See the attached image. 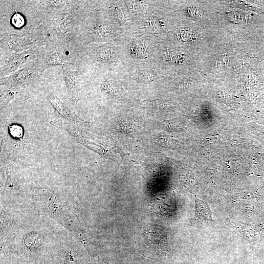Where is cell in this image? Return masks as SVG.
Instances as JSON below:
<instances>
[{
	"mask_svg": "<svg viewBox=\"0 0 264 264\" xmlns=\"http://www.w3.org/2000/svg\"><path fill=\"white\" fill-rule=\"evenodd\" d=\"M143 77L146 81H152L154 79L155 76L150 73H144Z\"/></svg>",
	"mask_w": 264,
	"mask_h": 264,
	"instance_id": "obj_14",
	"label": "cell"
},
{
	"mask_svg": "<svg viewBox=\"0 0 264 264\" xmlns=\"http://www.w3.org/2000/svg\"><path fill=\"white\" fill-rule=\"evenodd\" d=\"M101 89L103 91L109 94H112L113 93V89L109 81H105L101 84Z\"/></svg>",
	"mask_w": 264,
	"mask_h": 264,
	"instance_id": "obj_12",
	"label": "cell"
},
{
	"mask_svg": "<svg viewBox=\"0 0 264 264\" xmlns=\"http://www.w3.org/2000/svg\"><path fill=\"white\" fill-rule=\"evenodd\" d=\"M196 208L193 220L202 219L212 220V212L206 202L196 199Z\"/></svg>",
	"mask_w": 264,
	"mask_h": 264,
	"instance_id": "obj_4",
	"label": "cell"
},
{
	"mask_svg": "<svg viewBox=\"0 0 264 264\" xmlns=\"http://www.w3.org/2000/svg\"><path fill=\"white\" fill-rule=\"evenodd\" d=\"M33 69L23 68L15 72L11 76V80L17 83L24 84L33 77Z\"/></svg>",
	"mask_w": 264,
	"mask_h": 264,
	"instance_id": "obj_5",
	"label": "cell"
},
{
	"mask_svg": "<svg viewBox=\"0 0 264 264\" xmlns=\"http://www.w3.org/2000/svg\"><path fill=\"white\" fill-rule=\"evenodd\" d=\"M50 1L53 6L57 8H62L69 4V1L66 0H51Z\"/></svg>",
	"mask_w": 264,
	"mask_h": 264,
	"instance_id": "obj_13",
	"label": "cell"
},
{
	"mask_svg": "<svg viewBox=\"0 0 264 264\" xmlns=\"http://www.w3.org/2000/svg\"><path fill=\"white\" fill-rule=\"evenodd\" d=\"M10 134L14 137L21 138L23 134L22 129L18 125H12L9 127Z\"/></svg>",
	"mask_w": 264,
	"mask_h": 264,
	"instance_id": "obj_9",
	"label": "cell"
},
{
	"mask_svg": "<svg viewBox=\"0 0 264 264\" xmlns=\"http://www.w3.org/2000/svg\"><path fill=\"white\" fill-rule=\"evenodd\" d=\"M48 99L53 108L62 116L68 119H79L60 100L51 93L48 94Z\"/></svg>",
	"mask_w": 264,
	"mask_h": 264,
	"instance_id": "obj_3",
	"label": "cell"
},
{
	"mask_svg": "<svg viewBox=\"0 0 264 264\" xmlns=\"http://www.w3.org/2000/svg\"><path fill=\"white\" fill-rule=\"evenodd\" d=\"M64 77L70 99L74 102L78 100V80L76 71L65 70Z\"/></svg>",
	"mask_w": 264,
	"mask_h": 264,
	"instance_id": "obj_2",
	"label": "cell"
},
{
	"mask_svg": "<svg viewBox=\"0 0 264 264\" xmlns=\"http://www.w3.org/2000/svg\"><path fill=\"white\" fill-rule=\"evenodd\" d=\"M45 62L49 66L62 65L65 64L61 54L57 51L50 52L46 56Z\"/></svg>",
	"mask_w": 264,
	"mask_h": 264,
	"instance_id": "obj_7",
	"label": "cell"
},
{
	"mask_svg": "<svg viewBox=\"0 0 264 264\" xmlns=\"http://www.w3.org/2000/svg\"><path fill=\"white\" fill-rule=\"evenodd\" d=\"M13 24L17 27H21L24 23V19L19 14H15L12 18Z\"/></svg>",
	"mask_w": 264,
	"mask_h": 264,
	"instance_id": "obj_11",
	"label": "cell"
},
{
	"mask_svg": "<svg viewBox=\"0 0 264 264\" xmlns=\"http://www.w3.org/2000/svg\"><path fill=\"white\" fill-rule=\"evenodd\" d=\"M33 235H29L27 238L26 240L25 241L26 242V244L27 245H29V246L30 247H34L36 245H38L39 242H38L39 241H41V236H39L38 235H34V239Z\"/></svg>",
	"mask_w": 264,
	"mask_h": 264,
	"instance_id": "obj_10",
	"label": "cell"
},
{
	"mask_svg": "<svg viewBox=\"0 0 264 264\" xmlns=\"http://www.w3.org/2000/svg\"><path fill=\"white\" fill-rule=\"evenodd\" d=\"M28 54L20 53L11 56L6 60L1 69V75H7L16 71L17 68L26 61Z\"/></svg>",
	"mask_w": 264,
	"mask_h": 264,
	"instance_id": "obj_1",
	"label": "cell"
},
{
	"mask_svg": "<svg viewBox=\"0 0 264 264\" xmlns=\"http://www.w3.org/2000/svg\"><path fill=\"white\" fill-rule=\"evenodd\" d=\"M93 31L96 36L99 38L104 37L108 33L107 28L101 23L95 24L93 27Z\"/></svg>",
	"mask_w": 264,
	"mask_h": 264,
	"instance_id": "obj_8",
	"label": "cell"
},
{
	"mask_svg": "<svg viewBox=\"0 0 264 264\" xmlns=\"http://www.w3.org/2000/svg\"><path fill=\"white\" fill-rule=\"evenodd\" d=\"M8 46L11 49L22 48L31 44L33 40L24 37H10L6 39Z\"/></svg>",
	"mask_w": 264,
	"mask_h": 264,
	"instance_id": "obj_6",
	"label": "cell"
}]
</instances>
